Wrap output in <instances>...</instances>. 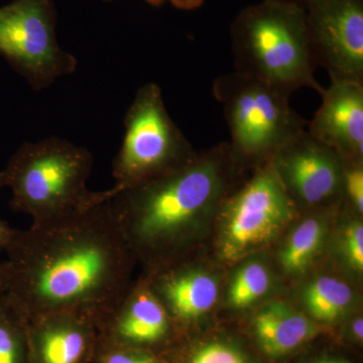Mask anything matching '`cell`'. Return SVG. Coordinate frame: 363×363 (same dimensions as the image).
Here are the masks:
<instances>
[{"mask_svg":"<svg viewBox=\"0 0 363 363\" xmlns=\"http://www.w3.org/2000/svg\"><path fill=\"white\" fill-rule=\"evenodd\" d=\"M6 252V292L28 319L75 312L98 329L133 285L135 259L108 201L63 220L16 230Z\"/></svg>","mask_w":363,"mask_h":363,"instance_id":"1","label":"cell"},{"mask_svg":"<svg viewBox=\"0 0 363 363\" xmlns=\"http://www.w3.org/2000/svg\"><path fill=\"white\" fill-rule=\"evenodd\" d=\"M240 161L229 143H222L178 171L108 200L133 257L149 269L147 276L171 266L204 215L225 200Z\"/></svg>","mask_w":363,"mask_h":363,"instance_id":"2","label":"cell"},{"mask_svg":"<svg viewBox=\"0 0 363 363\" xmlns=\"http://www.w3.org/2000/svg\"><path fill=\"white\" fill-rule=\"evenodd\" d=\"M93 157L62 138L26 143L0 172V188L13 191L11 207L33 217V225L63 220L106 202L104 191L88 190Z\"/></svg>","mask_w":363,"mask_h":363,"instance_id":"3","label":"cell"},{"mask_svg":"<svg viewBox=\"0 0 363 363\" xmlns=\"http://www.w3.org/2000/svg\"><path fill=\"white\" fill-rule=\"evenodd\" d=\"M231 40L238 73L289 95L305 87L323 93L314 76L304 9L279 0L245 7L231 26Z\"/></svg>","mask_w":363,"mask_h":363,"instance_id":"4","label":"cell"},{"mask_svg":"<svg viewBox=\"0 0 363 363\" xmlns=\"http://www.w3.org/2000/svg\"><path fill=\"white\" fill-rule=\"evenodd\" d=\"M212 91L223 108L229 145L241 161L262 167L307 128V121L291 108V95L252 76L226 74L214 81Z\"/></svg>","mask_w":363,"mask_h":363,"instance_id":"5","label":"cell"},{"mask_svg":"<svg viewBox=\"0 0 363 363\" xmlns=\"http://www.w3.org/2000/svg\"><path fill=\"white\" fill-rule=\"evenodd\" d=\"M123 145L113 162V187L107 201L121 191L178 171L196 157L186 136L169 116L161 88L140 87L124 118Z\"/></svg>","mask_w":363,"mask_h":363,"instance_id":"6","label":"cell"},{"mask_svg":"<svg viewBox=\"0 0 363 363\" xmlns=\"http://www.w3.org/2000/svg\"><path fill=\"white\" fill-rule=\"evenodd\" d=\"M52 0H14L0 7V56L30 83L43 90L77 69V59L56 37Z\"/></svg>","mask_w":363,"mask_h":363,"instance_id":"7","label":"cell"},{"mask_svg":"<svg viewBox=\"0 0 363 363\" xmlns=\"http://www.w3.org/2000/svg\"><path fill=\"white\" fill-rule=\"evenodd\" d=\"M222 216L221 257L233 262L274 240L297 216V206L267 162L224 200Z\"/></svg>","mask_w":363,"mask_h":363,"instance_id":"8","label":"cell"},{"mask_svg":"<svg viewBox=\"0 0 363 363\" xmlns=\"http://www.w3.org/2000/svg\"><path fill=\"white\" fill-rule=\"evenodd\" d=\"M306 14L316 65L331 80L363 82V0H325Z\"/></svg>","mask_w":363,"mask_h":363,"instance_id":"9","label":"cell"},{"mask_svg":"<svg viewBox=\"0 0 363 363\" xmlns=\"http://www.w3.org/2000/svg\"><path fill=\"white\" fill-rule=\"evenodd\" d=\"M271 164L297 206H319L342 192L344 159L307 128L272 157Z\"/></svg>","mask_w":363,"mask_h":363,"instance_id":"10","label":"cell"},{"mask_svg":"<svg viewBox=\"0 0 363 363\" xmlns=\"http://www.w3.org/2000/svg\"><path fill=\"white\" fill-rule=\"evenodd\" d=\"M174 323L147 277L131 285L97 330L100 337L111 342L155 353L169 342Z\"/></svg>","mask_w":363,"mask_h":363,"instance_id":"11","label":"cell"},{"mask_svg":"<svg viewBox=\"0 0 363 363\" xmlns=\"http://www.w3.org/2000/svg\"><path fill=\"white\" fill-rule=\"evenodd\" d=\"M321 96L308 133L344 160H362L363 82L331 80Z\"/></svg>","mask_w":363,"mask_h":363,"instance_id":"12","label":"cell"},{"mask_svg":"<svg viewBox=\"0 0 363 363\" xmlns=\"http://www.w3.org/2000/svg\"><path fill=\"white\" fill-rule=\"evenodd\" d=\"M96 326L75 312L48 313L28 319L30 363H91Z\"/></svg>","mask_w":363,"mask_h":363,"instance_id":"13","label":"cell"},{"mask_svg":"<svg viewBox=\"0 0 363 363\" xmlns=\"http://www.w3.org/2000/svg\"><path fill=\"white\" fill-rule=\"evenodd\" d=\"M147 279L175 323L199 319L213 308L218 297L216 279L201 269L169 266Z\"/></svg>","mask_w":363,"mask_h":363,"instance_id":"14","label":"cell"},{"mask_svg":"<svg viewBox=\"0 0 363 363\" xmlns=\"http://www.w3.org/2000/svg\"><path fill=\"white\" fill-rule=\"evenodd\" d=\"M260 347L269 357H279L314 337L316 325L303 313L283 302L262 308L255 320Z\"/></svg>","mask_w":363,"mask_h":363,"instance_id":"15","label":"cell"},{"mask_svg":"<svg viewBox=\"0 0 363 363\" xmlns=\"http://www.w3.org/2000/svg\"><path fill=\"white\" fill-rule=\"evenodd\" d=\"M326 220L322 215H312L300 222L279 253V262L286 272L302 274L312 264L323 245Z\"/></svg>","mask_w":363,"mask_h":363,"instance_id":"16","label":"cell"},{"mask_svg":"<svg viewBox=\"0 0 363 363\" xmlns=\"http://www.w3.org/2000/svg\"><path fill=\"white\" fill-rule=\"evenodd\" d=\"M0 363H30L28 317L7 292L0 295Z\"/></svg>","mask_w":363,"mask_h":363,"instance_id":"17","label":"cell"},{"mask_svg":"<svg viewBox=\"0 0 363 363\" xmlns=\"http://www.w3.org/2000/svg\"><path fill=\"white\" fill-rule=\"evenodd\" d=\"M303 298L313 318L322 322H333L350 309L354 293L340 279L323 276L306 286Z\"/></svg>","mask_w":363,"mask_h":363,"instance_id":"18","label":"cell"},{"mask_svg":"<svg viewBox=\"0 0 363 363\" xmlns=\"http://www.w3.org/2000/svg\"><path fill=\"white\" fill-rule=\"evenodd\" d=\"M272 279L269 269L259 262H250L238 269L228 291L229 305L245 309L269 292Z\"/></svg>","mask_w":363,"mask_h":363,"instance_id":"19","label":"cell"},{"mask_svg":"<svg viewBox=\"0 0 363 363\" xmlns=\"http://www.w3.org/2000/svg\"><path fill=\"white\" fill-rule=\"evenodd\" d=\"M91 363H166L156 353L119 345L98 335Z\"/></svg>","mask_w":363,"mask_h":363,"instance_id":"20","label":"cell"},{"mask_svg":"<svg viewBox=\"0 0 363 363\" xmlns=\"http://www.w3.org/2000/svg\"><path fill=\"white\" fill-rule=\"evenodd\" d=\"M174 363H247L238 350L226 344L213 342L197 346L173 357Z\"/></svg>","mask_w":363,"mask_h":363,"instance_id":"21","label":"cell"},{"mask_svg":"<svg viewBox=\"0 0 363 363\" xmlns=\"http://www.w3.org/2000/svg\"><path fill=\"white\" fill-rule=\"evenodd\" d=\"M342 191L358 213L363 212L362 160H344Z\"/></svg>","mask_w":363,"mask_h":363,"instance_id":"22","label":"cell"},{"mask_svg":"<svg viewBox=\"0 0 363 363\" xmlns=\"http://www.w3.org/2000/svg\"><path fill=\"white\" fill-rule=\"evenodd\" d=\"M344 253L350 266L357 272L363 269V226L362 222L352 221L346 228L343 238Z\"/></svg>","mask_w":363,"mask_h":363,"instance_id":"23","label":"cell"},{"mask_svg":"<svg viewBox=\"0 0 363 363\" xmlns=\"http://www.w3.org/2000/svg\"><path fill=\"white\" fill-rule=\"evenodd\" d=\"M16 229L11 228L6 221L0 219V252H6L13 240Z\"/></svg>","mask_w":363,"mask_h":363,"instance_id":"24","label":"cell"},{"mask_svg":"<svg viewBox=\"0 0 363 363\" xmlns=\"http://www.w3.org/2000/svg\"><path fill=\"white\" fill-rule=\"evenodd\" d=\"M174 6L183 11H192L202 6L204 0H168Z\"/></svg>","mask_w":363,"mask_h":363,"instance_id":"25","label":"cell"},{"mask_svg":"<svg viewBox=\"0 0 363 363\" xmlns=\"http://www.w3.org/2000/svg\"><path fill=\"white\" fill-rule=\"evenodd\" d=\"M279 1L293 4V6L300 7V9L307 11L312 9V7L316 6L318 4H321V2L325 1V0H279Z\"/></svg>","mask_w":363,"mask_h":363,"instance_id":"26","label":"cell"},{"mask_svg":"<svg viewBox=\"0 0 363 363\" xmlns=\"http://www.w3.org/2000/svg\"><path fill=\"white\" fill-rule=\"evenodd\" d=\"M9 285V272H7V266L6 262H0V295L7 291Z\"/></svg>","mask_w":363,"mask_h":363,"instance_id":"27","label":"cell"},{"mask_svg":"<svg viewBox=\"0 0 363 363\" xmlns=\"http://www.w3.org/2000/svg\"><path fill=\"white\" fill-rule=\"evenodd\" d=\"M362 318H359L357 321L353 323L352 330L354 335L357 336L358 340H362L363 332H362Z\"/></svg>","mask_w":363,"mask_h":363,"instance_id":"28","label":"cell"},{"mask_svg":"<svg viewBox=\"0 0 363 363\" xmlns=\"http://www.w3.org/2000/svg\"><path fill=\"white\" fill-rule=\"evenodd\" d=\"M145 1L152 6L159 7L162 6L164 2L168 1V0H145Z\"/></svg>","mask_w":363,"mask_h":363,"instance_id":"29","label":"cell"},{"mask_svg":"<svg viewBox=\"0 0 363 363\" xmlns=\"http://www.w3.org/2000/svg\"><path fill=\"white\" fill-rule=\"evenodd\" d=\"M314 363H346L344 362H341V360H320V362H314Z\"/></svg>","mask_w":363,"mask_h":363,"instance_id":"30","label":"cell"},{"mask_svg":"<svg viewBox=\"0 0 363 363\" xmlns=\"http://www.w3.org/2000/svg\"><path fill=\"white\" fill-rule=\"evenodd\" d=\"M102 1L109 2V1H112V0H102Z\"/></svg>","mask_w":363,"mask_h":363,"instance_id":"31","label":"cell"}]
</instances>
